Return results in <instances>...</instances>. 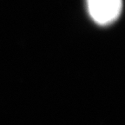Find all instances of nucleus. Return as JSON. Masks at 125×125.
<instances>
[{"label":"nucleus","mask_w":125,"mask_h":125,"mask_svg":"<svg viewBox=\"0 0 125 125\" xmlns=\"http://www.w3.org/2000/svg\"><path fill=\"white\" fill-rule=\"evenodd\" d=\"M91 18L99 25H109L119 18L123 8L122 0H87Z\"/></svg>","instance_id":"nucleus-1"}]
</instances>
